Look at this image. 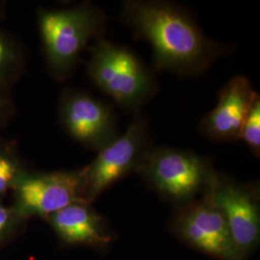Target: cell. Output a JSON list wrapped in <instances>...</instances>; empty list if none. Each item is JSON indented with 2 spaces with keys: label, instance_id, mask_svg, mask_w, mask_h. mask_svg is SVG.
Segmentation results:
<instances>
[{
  "label": "cell",
  "instance_id": "1",
  "mask_svg": "<svg viewBox=\"0 0 260 260\" xmlns=\"http://www.w3.org/2000/svg\"><path fill=\"white\" fill-rule=\"evenodd\" d=\"M121 19L135 37L148 42L158 70L195 76L205 73L225 53L210 40L191 15L176 3L163 0H128Z\"/></svg>",
  "mask_w": 260,
  "mask_h": 260
},
{
  "label": "cell",
  "instance_id": "2",
  "mask_svg": "<svg viewBox=\"0 0 260 260\" xmlns=\"http://www.w3.org/2000/svg\"><path fill=\"white\" fill-rule=\"evenodd\" d=\"M88 74L93 84L122 108L137 111L157 91L148 68L127 47L103 36L90 47Z\"/></svg>",
  "mask_w": 260,
  "mask_h": 260
},
{
  "label": "cell",
  "instance_id": "3",
  "mask_svg": "<svg viewBox=\"0 0 260 260\" xmlns=\"http://www.w3.org/2000/svg\"><path fill=\"white\" fill-rule=\"evenodd\" d=\"M105 23L103 10L91 3L40 12L39 27L47 65L55 77L62 79L71 74L88 43L103 35Z\"/></svg>",
  "mask_w": 260,
  "mask_h": 260
},
{
  "label": "cell",
  "instance_id": "4",
  "mask_svg": "<svg viewBox=\"0 0 260 260\" xmlns=\"http://www.w3.org/2000/svg\"><path fill=\"white\" fill-rule=\"evenodd\" d=\"M140 173L160 195L179 205L205 194L217 177L207 158L170 147L151 148Z\"/></svg>",
  "mask_w": 260,
  "mask_h": 260
},
{
  "label": "cell",
  "instance_id": "5",
  "mask_svg": "<svg viewBox=\"0 0 260 260\" xmlns=\"http://www.w3.org/2000/svg\"><path fill=\"white\" fill-rule=\"evenodd\" d=\"M151 148L148 120L137 117L125 133L99 150L93 162L82 169L86 203L92 204L122 177L140 172Z\"/></svg>",
  "mask_w": 260,
  "mask_h": 260
},
{
  "label": "cell",
  "instance_id": "6",
  "mask_svg": "<svg viewBox=\"0 0 260 260\" xmlns=\"http://www.w3.org/2000/svg\"><path fill=\"white\" fill-rule=\"evenodd\" d=\"M12 190L15 194L12 208L20 220L35 216L47 219L75 203H86L82 170L51 173L22 170Z\"/></svg>",
  "mask_w": 260,
  "mask_h": 260
},
{
  "label": "cell",
  "instance_id": "7",
  "mask_svg": "<svg viewBox=\"0 0 260 260\" xmlns=\"http://www.w3.org/2000/svg\"><path fill=\"white\" fill-rule=\"evenodd\" d=\"M59 115L68 134L89 149L99 151L120 136L111 106L89 93L66 92Z\"/></svg>",
  "mask_w": 260,
  "mask_h": 260
},
{
  "label": "cell",
  "instance_id": "8",
  "mask_svg": "<svg viewBox=\"0 0 260 260\" xmlns=\"http://www.w3.org/2000/svg\"><path fill=\"white\" fill-rule=\"evenodd\" d=\"M178 235L194 248L220 260H243L221 210L206 197L190 202L175 218Z\"/></svg>",
  "mask_w": 260,
  "mask_h": 260
},
{
  "label": "cell",
  "instance_id": "9",
  "mask_svg": "<svg viewBox=\"0 0 260 260\" xmlns=\"http://www.w3.org/2000/svg\"><path fill=\"white\" fill-rule=\"evenodd\" d=\"M223 213L233 243L244 258L260 238L259 205L249 186L217 177L205 194Z\"/></svg>",
  "mask_w": 260,
  "mask_h": 260
},
{
  "label": "cell",
  "instance_id": "10",
  "mask_svg": "<svg viewBox=\"0 0 260 260\" xmlns=\"http://www.w3.org/2000/svg\"><path fill=\"white\" fill-rule=\"evenodd\" d=\"M258 98L247 77H233L219 93L216 107L201 121L202 134L215 142L239 139L242 126Z\"/></svg>",
  "mask_w": 260,
  "mask_h": 260
},
{
  "label": "cell",
  "instance_id": "11",
  "mask_svg": "<svg viewBox=\"0 0 260 260\" xmlns=\"http://www.w3.org/2000/svg\"><path fill=\"white\" fill-rule=\"evenodd\" d=\"M91 204L75 203L47 218L63 241L72 245L103 247L111 241L103 217Z\"/></svg>",
  "mask_w": 260,
  "mask_h": 260
},
{
  "label": "cell",
  "instance_id": "12",
  "mask_svg": "<svg viewBox=\"0 0 260 260\" xmlns=\"http://www.w3.org/2000/svg\"><path fill=\"white\" fill-rule=\"evenodd\" d=\"M239 139L259 156L260 153V98H258L251 107L246 121L242 126Z\"/></svg>",
  "mask_w": 260,
  "mask_h": 260
},
{
  "label": "cell",
  "instance_id": "13",
  "mask_svg": "<svg viewBox=\"0 0 260 260\" xmlns=\"http://www.w3.org/2000/svg\"><path fill=\"white\" fill-rule=\"evenodd\" d=\"M22 171L19 161L6 149H0V199L12 190L19 173Z\"/></svg>",
  "mask_w": 260,
  "mask_h": 260
},
{
  "label": "cell",
  "instance_id": "14",
  "mask_svg": "<svg viewBox=\"0 0 260 260\" xmlns=\"http://www.w3.org/2000/svg\"><path fill=\"white\" fill-rule=\"evenodd\" d=\"M18 62V51L8 38L0 33V81L11 73Z\"/></svg>",
  "mask_w": 260,
  "mask_h": 260
},
{
  "label": "cell",
  "instance_id": "15",
  "mask_svg": "<svg viewBox=\"0 0 260 260\" xmlns=\"http://www.w3.org/2000/svg\"><path fill=\"white\" fill-rule=\"evenodd\" d=\"M20 221L12 207L0 204V244L5 241L15 231Z\"/></svg>",
  "mask_w": 260,
  "mask_h": 260
},
{
  "label": "cell",
  "instance_id": "16",
  "mask_svg": "<svg viewBox=\"0 0 260 260\" xmlns=\"http://www.w3.org/2000/svg\"><path fill=\"white\" fill-rule=\"evenodd\" d=\"M10 102L7 94L4 92V90L1 87L0 83V118L5 116L9 110Z\"/></svg>",
  "mask_w": 260,
  "mask_h": 260
}]
</instances>
